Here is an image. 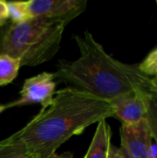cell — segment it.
I'll return each mask as SVG.
<instances>
[{
	"label": "cell",
	"instance_id": "1",
	"mask_svg": "<svg viewBox=\"0 0 157 158\" xmlns=\"http://www.w3.org/2000/svg\"><path fill=\"white\" fill-rule=\"evenodd\" d=\"M111 117L114 108L109 101L66 87L56 92L51 104L18 131L28 154L50 158L71 137Z\"/></svg>",
	"mask_w": 157,
	"mask_h": 158
},
{
	"label": "cell",
	"instance_id": "2",
	"mask_svg": "<svg viewBox=\"0 0 157 158\" xmlns=\"http://www.w3.org/2000/svg\"><path fill=\"white\" fill-rule=\"evenodd\" d=\"M74 40L80 56L73 61L57 63L54 72L56 81L109 102L137 90L151 92V78L143 74L138 65L112 57L89 31L75 35Z\"/></svg>",
	"mask_w": 157,
	"mask_h": 158
},
{
	"label": "cell",
	"instance_id": "3",
	"mask_svg": "<svg viewBox=\"0 0 157 158\" xmlns=\"http://www.w3.org/2000/svg\"><path fill=\"white\" fill-rule=\"evenodd\" d=\"M66 24L43 17L6 23L0 30V55L19 59L21 66L36 67L59 51Z\"/></svg>",
	"mask_w": 157,
	"mask_h": 158
},
{
	"label": "cell",
	"instance_id": "4",
	"mask_svg": "<svg viewBox=\"0 0 157 158\" xmlns=\"http://www.w3.org/2000/svg\"><path fill=\"white\" fill-rule=\"evenodd\" d=\"M56 76L53 72H41L25 80L19 92V97L6 105V108L40 104L42 108L47 107L56 94Z\"/></svg>",
	"mask_w": 157,
	"mask_h": 158
},
{
	"label": "cell",
	"instance_id": "5",
	"mask_svg": "<svg viewBox=\"0 0 157 158\" xmlns=\"http://www.w3.org/2000/svg\"><path fill=\"white\" fill-rule=\"evenodd\" d=\"M27 6L31 18H47L68 25L86 10L87 0H29Z\"/></svg>",
	"mask_w": 157,
	"mask_h": 158
},
{
	"label": "cell",
	"instance_id": "6",
	"mask_svg": "<svg viewBox=\"0 0 157 158\" xmlns=\"http://www.w3.org/2000/svg\"><path fill=\"white\" fill-rule=\"evenodd\" d=\"M152 92L137 90L113 99L114 117L124 125H132L146 118L148 102Z\"/></svg>",
	"mask_w": 157,
	"mask_h": 158
},
{
	"label": "cell",
	"instance_id": "7",
	"mask_svg": "<svg viewBox=\"0 0 157 158\" xmlns=\"http://www.w3.org/2000/svg\"><path fill=\"white\" fill-rule=\"evenodd\" d=\"M121 147L131 158H149L153 138L146 119L132 125L122 124L120 128Z\"/></svg>",
	"mask_w": 157,
	"mask_h": 158
},
{
	"label": "cell",
	"instance_id": "8",
	"mask_svg": "<svg viewBox=\"0 0 157 158\" xmlns=\"http://www.w3.org/2000/svg\"><path fill=\"white\" fill-rule=\"evenodd\" d=\"M111 128L106 120H102L97 123L94 135L83 158H107L111 144Z\"/></svg>",
	"mask_w": 157,
	"mask_h": 158
},
{
	"label": "cell",
	"instance_id": "9",
	"mask_svg": "<svg viewBox=\"0 0 157 158\" xmlns=\"http://www.w3.org/2000/svg\"><path fill=\"white\" fill-rule=\"evenodd\" d=\"M28 154L19 131L0 141V158H23Z\"/></svg>",
	"mask_w": 157,
	"mask_h": 158
},
{
	"label": "cell",
	"instance_id": "10",
	"mask_svg": "<svg viewBox=\"0 0 157 158\" xmlns=\"http://www.w3.org/2000/svg\"><path fill=\"white\" fill-rule=\"evenodd\" d=\"M20 62L6 55H0V86L11 83L18 76Z\"/></svg>",
	"mask_w": 157,
	"mask_h": 158
},
{
	"label": "cell",
	"instance_id": "11",
	"mask_svg": "<svg viewBox=\"0 0 157 158\" xmlns=\"http://www.w3.org/2000/svg\"><path fill=\"white\" fill-rule=\"evenodd\" d=\"M8 19L13 23L24 22L31 19L28 10L27 1H6Z\"/></svg>",
	"mask_w": 157,
	"mask_h": 158
},
{
	"label": "cell",
	"instance_id": "12",
	"mask_svg": "<svg viewBox=\"0 0 157 158\" xmlns=\"http://www.w3.org/2000/svg\"><path fill=\"white\" fill-rule=\"evenodd\" d=\"M146 121L154 142L157 143V93H151L148 110L146 115Z\"/></svg>",
	"mask_w": 157,
	"mask_h": 158
},
{
	"label": "cell",
	"instance_id": "13",
	"mask_svg": "<svg viewBox=\"0 0 157 158\" xmlns=\"http://www.w3.org/2000/svg\"><path fill=\"white\" fill-rule=\"evenodd\" d=\"M139 69L147 76H157V47L138 65Z\"/></svg>",
	"mask_w": 157,
	"mask_h": 158
},
{
	"label": "cell",
	"instance_id": "14",
	"mask_svg": "<svg viewBox=\"0 0 157 158\" xmlns=\"http://www.w3.org/2000/svg\"><path fill=\"white\" fill-rule=\"evenodd\" d=\"M8 20V10L6 1L0 0V26H4Z\"/></svg>",
	"mask_w": 157,
	"mask_h": 158
},
{
	"label": "cell",
	"instance_id": "15",
	"mask_svg": "<svg viewBox=\"0 0 157 158\" xmlns=\"http://www.w3.org/2000/svg\"><path fill=\"white\" fill-rule=\"evenodd\" d=\"M107 158H122V152L120 147H117L114 144H110Z\"/></svg>",
	"mask_w": 157,
	"mask_h": 158
},
{
	"label": "cell",
	"instance_id": "16",
	"mask_svg": "<svg viewBox=\"0 0 157 158\" xmlns=\"http://www.w3.org/2000/svg\"><path fill=\"white\" fill-rule=\"evenodd\" d=\"M149 158H157V143L153 142L149 149Z\"/></svg>",
	"mask_w": 157,
	"mask_h": 158
},
{
	"label": "cell",
	"instance_id": "17",
	"mask_svg": "<svg viewBox=\"0 0 157 158\" xmlns=\"http://www.w3.org/2000/svg\"><path fill=\"white\" fill-rule=\"evenodd\" d=\"M50 158H74V156H72L71 153L69 152H66V153H63V154H54Z\"/></svg>",
	"mask_w": 157,
	"mask_h": 158
},
{
	"label": "cell",
	"instance_id": "18",
	"mask_svg": "<svg viewBox=\"0 0 157 158\" xmlns=\"http://www.w3.org/2000/svg\"><path fill=\"white\" fill-rule=\"evenodd\" d=\"M151 92L157 93V76L151 79Z\"/></svg>",
	"mask_w": 157,
	"mask_h": 158
},
{
	"label": "cell",
	"instance_id": "19",
	"mask_svg": "<svg viewBox=\"0 0 157 158\" xmlns=\"http://www.w3.org/2000/svg\"><path fill=\"white\" fill-rule=\"evenodd\" d=\"M120 148H121V152H122V158H131L129 156V154L126 152V150H125L123 147L120 146Z\"/></svg>",
	"mask_w": 157,
	"mask_h": 158
},
{
	"label": "cell",
	"instance_id": "20",
	"mask_svg": "<svg viewBox=\"0 0 157 158\" xmlns=\"http://www.w3.org/2000/svg\"><path fill=\"white\" fill-rule=\"evenodd\" d=\"M6 109H7V108H6V105H0V114H1L2 112H4Z\"/></svg>",
	"mask_w": 157,
	"mask_h": 158
},
{
	"label": "cell",
	"instance_id": "21",
	"mask_svg": "<svg viewBox=\"0 0 157 158\" xmlns=\"http://www.w3.org/2000/svg\"><path fill=\"white\" fill-rule=\"evenodd\" d=\"M23 158H37L36 156H32V155H30V154H27Z\"/></svg>",
	"mask_w": 157,
	"mask_h": 158
}]
</instances>
